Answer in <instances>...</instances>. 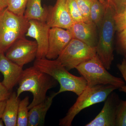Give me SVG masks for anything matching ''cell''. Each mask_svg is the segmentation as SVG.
<instances>
[{"label":"cell","instance_id":"obj_28","mask_svg":"<svg viewBox=\"0 0 126 126\" xmlns=\"http://www.w3.org/2000/svg\"><path fill=\"white\" fill-rule=\"evenodd\" d=\"M115 13H117L124 5L126 4V0H109Z\"/></svg>","mask_w":126,"mask_h":126},{"label":"cell","instance_id":"obj_33","mask_svg":"<svg viewBox=\"0 0 126 126\" xmlns=\"http://www.w3.org/2000/svg\"><path fill=\"white\" fill-rule=\"evenodd\" d=\"M124 59H126V54H124Z\"/></svg>","mask_w":126,"mask_h":126},{"label":"cell","instance_id":"obj_7","mask_svg":"<svg viewBox=\"0 0 126 126\" xmlns=\"http://www.w3.org/2000/svg\"><path fill=\"white\" fill-rule=\"evenodd\" d=\"M96 54V47H91L73 38L56 59L69 71Z\"/></svg>","mask_w":126,"mask_h":126},{"label":"cell","instance_id":"obj_20","mask_svg":"<svg viewBox=\"0 0 126 126\" xmlns=\"http://www.w3.org/2000/svg\"><path fill=\"white\" fill-rule=\"evenodd\" d=\"M29 0H6L7 8L18 16H24Z\"/></svg>","mask_w":126,"mask_h":126},{"label":"cell","instance_id":"obj_5","mask_svg":"<svg viewBox=\"0 0 126 126\" xmlns=\"http://www.w3.org/2000/svg\"><path fill=\"white\" fill-rule=\"evenodd\" d=\"M118 88L111 85H97L87 87L79 95L76 102L69 108L59 125L71 126L75 117L81 111L96 104L104 102L111 93Z\"/></svg>","mask_w":126,"mask_h":126},{"label":"cell","instance_id":"obj_4","mask_svg":"<svg viewBox=\"0 0 126 126\" xmlns=\"http://www.w3.org/2000/svg\"><path fill=\"white\" fill-rule=\"evenodd\" d=\"M29 25L24 16H18L7 8L0 12V53H5L16 41L25 37Z\"/></svg>","mask_w":126,"mask_h":126},{"label":"cell","instance_id":"obj_1","mask_svg":"<svg viewBox=\"0 0 126 126\" xmlns=\"http://www.w3.org/2000/svg\"><path fill=\"white\" fill-rule=\"evenodd\" d=\"M58 82L52 76L41 71L33 65L24 70L18 82L16 93L19 97L24 92H30L33 99L28 106L30 110L45 100L47 91L56 87Z\"/></svg>","mask_w":126,"mask_h":126},{"label":"cell","instance_id":"obj_9","mask_svg":"<svg viewBox=\"0 0 126 126\" xmlns=\"http://www.w3.org/2000/svg\"><path fill=\"white\" fill-rule=\"evenodd\" d=\"M26 36L35 40L38 45L36 59L46 58L48 47L49 36L50 27L46 22L31 20Z\"/></svg>","mask_w":126,"mask_h":126},{"label":"cell","instance_id":"obj_26","mask_svg":"<svg viewBox=\"0 0 126 126\" xmlns=\"http://www.w3.org/2000/svg\"><path fill=\"white\" fill-rule=\"evenodd\" d=\"M117 67L118 70L121 72L122 76L125 81V85L118 89L119 91L126 94V61L125 59H123L121 63L117 64Z\"/></svg>","mask_w":126,"mask_h":126},{"label":"cell","instance_id":"obj_24","mask_svg":"<svg viewBox=\"0 0 126 126\" xmlns=\"http://www.w3.org/2000/svg\"><path fill=\"white\" fill-rule=\"evenodd\" d=\"M84 22H91L90 20V9L94 0H75Z\"/></svg>","mask_w":126,"mask_h":126},{"label":"cell","instance_id":"obj_27","mask_svg":"<svg viewBox=\"0 0 126 126\" xmlns=\"http://www.w3.org/2000/svg\"><path fill=\"white\" fill-rule=\"evenodd\" d=\"M11 93L2 83L0 82V102L6 101L10 96Z\"/></svg>","mask_w":126,"mask_h":126},{"label":"cell","instance_id":"obj_10","mask_svg":"<svg viewBox=\"0 0 126 126\" xmlns=\"http://www.w3.org/2000/svg\"><path fill=\"white\" fill-rule=\"evenodd\" d=\"M120 100L116 93H111L104 101L103 108L99 114L85 126H116L117 109Z\"/></svg>","mask_w":126,"mask_h":126},{"label":"cell","instance_id":"obj_15","mask_svg":"<svg viewBox=\"0 0 126 126\" xmlns=\"http://www.w3.org/2000/svg\"><path fill=\"white\" fill-rule=\"evenodd\" d=\"M57 95V93H52L47 97L44 101L30 109L28 126H44L46 116L52 105L54 98Z\"/></svg>","mask_w":126,"mask_h":126},{"label":"cell","instance_id":"obj_21","mask_svg":"<svg viewBox=\"0 0 126 126\" xmlns=\"http://www.w3.org/2000/svg\"><path fill=\"white\" fill-rule=\"evenodd\" d=\"M67 5L68 11L74 23L84 22L75 0H67Z\"/></svg>","mask_w":126,"mask_h":126},{"label":"cell","instance_id":"obj_11","mask_svg":"<svg viewBox=\"0 0 126 126\" xmlns=\"http://www.w3.org/2000/svg\"><path fill=\"white\" fill-rule=\"evenodd\" d=\"M46 23L50 28L68 29L74 23L68 11L67 0H57L54 6L47 7Z\"/></svg>","mask_w":126,"mask_h":126},{"label":"cell","instance_id":"obj_25","mask_svg":"<svg viewBox=\"0 0 126 126\" xmlns=\"http://www.w3.org/2000/svg\"><path fill=\"white\" fill-rule=\"evenodd\" d=\"M118 33V52L124 55L126 53V29Z\"/></svg>","mask_w":126,"mask_h":126},{"label":"cell","instance_id":"obj_29","mask_svg":"<svg viewBox=\"0 0 126 126\" xmlns=\"http://www.w3.org/2000/svg\"><path fill=\"white\" fill-rule=\"evenodd\" d=\"M6 104V101L0 102V119L1 118Z\"/></svg>","mask_w":126,"mask_h":126},{"label":"cell","instance_id":"obj_22","mask_svg":"<svg viewBox=\"0 0 126 126\" xmlns=\"http://www.w3.org/2000/svg\"><path fill=\"white\" fill-rule=\"evenodd\" d=\"M116 126H126V100L120 99L116 114Z\"/></svg>","mask_w":126,"mask_h":126},{"label":"cell","instance_id":"obj_8","mask_svg":"<svg viewBox=\"0 0 126 126\" xmlns=\"http://www.w3.org/2000/svg\"><path fill=\"white\" fill-rule=\"evenodd\" d=\"M38 45L35 41L25 38L18 40L7 50L5 56L9 60L21 67L29 63L36 58Z\"/></svg>","mask_w":126,"mask_h":126},{"label":"cell","instance_id":"obj_31","mask_svg":"<svg viewBox=\"0 0 126 126\" xmlns=\"http://www.w3.org/2000/svg\"><path fill=\"white\" fill-rule=\"evenodd\" d=\"M4 122L2 121V119L1 118L0 119V126H4Z\"/></svg>","mask_w":126,"mask_h":126},{"label":"cell","instance_id":"obj_32","mask_svg":"<svg viewBox=\"0 0 126 126\" xmlns=\"http://www.w3.org/2000/svg\"><path fill=\"white\" fill-rule=\"evenodd\" d=\"M99 0L101 2H102V3H105L108 0Z\"/></svg>","mask_w":126,"mask_h":126},{"label":"cell","instance_id":"obj_17","mask_svg":"<svg viewBox=\"0 0 126 126\" xmlns=\"http://www.w3.org/2000/svg\"><path fill=\"white\" fill-rule=\"evenodd\" d=\"M42 0H29L24 16L29 21L35 20L46 22L47 7H43Z\"/></svg>","mask_w":126,"mask_h":126},{"label":"cell","instance_id":"obj_12","mask_svg":"<svg viewBox=\"0 0 126 126\" xmlns=\"http://www.w3.org/2000/svg\"><path fill=\"white\" fill-rule=\"evenodd\" d=\"M72 39V34L68 30L58 27L50 28L46 58L56 59Z\"/></svg>","mask_w":126,"mask_h":126},{"label":"cell","instance_id":"obj_23","mask_svg":"<svg viewBox=\"0 0 126 126\" xmlns=\"http://www.w3.org/2000/svg\"><path fill=\"white\" fill-rule=\"evenodd\" d=\"M116 31L117 32L126 29V4L124 5L114 16Z\"/></svg>","mask_w":126,"mask_h":126},{"label":"cell","instance_id":"obj_6","mask_svg":"<svg viewBox=\"0 0 126 126\" xmlns=\"http://www.w3.org/2000/svg\"><path fill=\"white\" fill-rule=\"evenodd\" d=\"M75 69L85 79L88 87L111 85L119 89L125 85L122 79L113 76L107 71L97 54L78 65Z\"/></svg>","mask_w":126,"mask_h":126},{"label":"cell","instance_id":"obj_3","mask_svg":"<svg viewBox=\"0 0 126 126\" xmlns=\"http://www.w3.org/2000/svg\"><path fill=\"white\" fill-rule=\"evenodd\" d=\"M115 11L109 0L105 3L103 19L98 28L97 55L107 70H109L114 59V35L116 31Z\"/></svg>","mask_w":126,"mask_h":126},{"label":"cell","instance_id":"obj_30","mask_svg":"<svg viewBox=\"0 0 126 126\" xmlns=\"http://www.w3.org/2000/svg\"><path fill=\"white\" fill-rule=\"evenodd\" d=\"M7 7L6 0H0V12Z\"/></svg>","mask_w":126,"mask_h":126},{"label":"cell","instance_id":"obj_14","mask_svg":"<svg viewBox=\"0 0 126 126\" xmlns=\"http://www.w3.org/2000/svg\"><path fill=\"white\" fill-rule=\"evenodd\" d=\"M23 71V67L7 58L5 53H0V72L4 77L1 83L9 91L18 83Z\"/></svg>","mask_w":126,"mask_h":126},{"label":"cell","instance_id":"obj_13","mask_svg":"<svg viewBox=\"0 0 126 126\" xmlns=\"http://www.w3.org/2000/svg\"><path fill=\"white\" fill-rule=\"evenodd\" d=\"M73 38L77 39L92 47H96L98 29L92 22L74 23L68 29Z\"/></svg>","mask_w":126,"mask_h":126},{"label":"cell","instance_id":"obj_16","mask_svg":"<svg viewBox=\"0 0 126 126\" xmlns=\"http://www.w3.org/2000/svg\"><path fill=\"white\" fill-rule=\"evenodd\" d=\"M20 99L16 92L11 93L6 101L1 119L6 126H16L19 104Z\"/></svg>","mask_w":126,"mask_h":126},{"label":"cell","instance_id":"obj_2","mask_svg":"<svg viewBox=\"0 0 126 126\" xmlns=\"http://www.w3.org/2000/svg\"><path fill=\"white\" fill-rule=\"evenodd\" d=\"M33 65L39 70L48 74L58 81L60 89L57 94L65 92L74 93L79 96L87 86L85 79L82 77L75 76L56 59L46 58L36 59Z\"/></svg>","mask_w":126,"mask_h":126},{"label":"cell","instance_id":"obj_18","mask_svg":"<svg viewBox=\"0 0 126 126\" xmlns=\"http://www.w3.org/2000/svg\"><path fill=\"white\" fill-rule=\"evenodd\" d=\"M105 3H102L99 0H94L91 6L90 14V21L95 24L98 29L103 19Z\"/></svg>","mask_w":126,"mask_h":126},{"label":"cell","instance_id":"obj_19","mask_svg":"<svg viewBox=\"0 0 126 126\" xmlns=\"http://www.w3.org/2000/svg\"><path fill=\"white\" fill-rule=\"evenodd\" d=\"M29 98L26 96L21 100L19 104L16 126H28Z\"/></svg>","mask_w":126,"mask_h":126}]
</instances>
